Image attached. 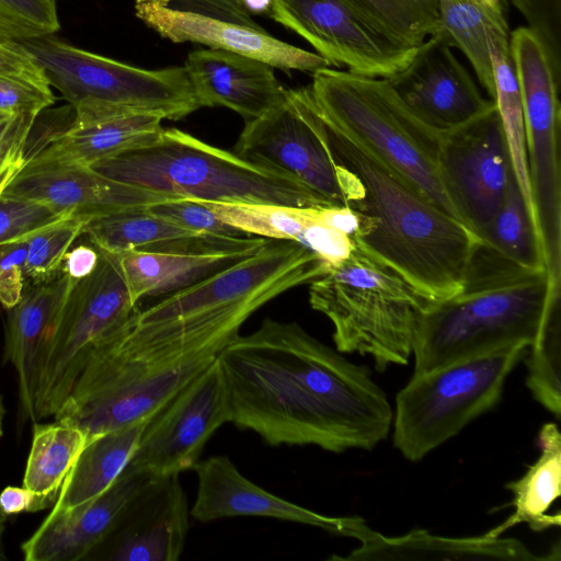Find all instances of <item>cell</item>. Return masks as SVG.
Listing matches in <instances>:
<instances>
[{"instance_id":"f6af8a7d","label":"cell","mask_w":561,"mask_h":561,"mask_svg":"<svg viewBox=\"0 0 561 561\" xmlns=\"http://www.w3.org/2000/svg\"><path fill=\"white\" fill-rule=\"evenodd\" d=\"M548 44L561 38V0H508Z\"/></svg>"},{"instance_id":"681fc988","label":"cell","mask_w":561,"mask_h":561,"mask_svg":"<svg viewBox=\"0 0 561 561\" xmlns=\"http://www.w3.org/2000/svg\"><path fill=\"white\" fill-rule=\"evenodd\" d=\"M242 4L251 14H267L273 4V0H241Z\"/></svg>"},{"instance_id":"836d02e7","label":"cell","mask_w":561,"mask_h":561,"mask_svg":"<svg viewBox=\"0 0 561 561\" xmlns=\"http://www.w3.org/2000/svg\"><path fill=\"white\" fill-rule=\"evenodd\" d=\"M351 9L392 42L417 47L442 34L437 0H343Z\"/></svg>"},{"instance_id":"d6986e66","label":"cell","mask_w":561,"mask_h":561,"mask_svg":"<svg viewBox=\"0 0 561 561\" xmlns=\"http://www.w3.org/2000/svg\"><path fill=\"white\" fill-rule=\"evenodd\" d=\"M188 516L179 474L156 477L130 502L104 540L110 541V548L103 559L176 561L185 545Z\"/></svg>"},{"instance_id":"ba28073f","label":"cell","mask_w":561,"mask_h":561,"mask_svg":"<svg viewBox=\"0 0 561 561\" xmlns=\"http://www.w3.org/2000/svg\"><path fill=\"white\" fill-rule=\"evenodd\" d=\"M18 43L75 113L140 112L176 121L201 108L184 66L144 69L76 47L54 34Z\"/></svg>"},{"instance_id":"4dcf8cb0","label":"cell","mask_w":561,"mask_h":561,"mask_svg":"<svg viewBox=\"0 0 561 561\" xmlns=\"http://www.w3.org/2000/svg\"><path fill=\"white\" fill-rule=\"evenodd\" d=\"M87 444V435L77 427L57 421L35 422L23 486L37 495L46 508L51 506Z\"/></svg>"},{"instance_id":"8d00e7d4","label":"cell","mask_w":561,"mask_h":561,"mask_svg":"<svg viewBox=\"0 0 561 561\" xmlns=\"http://www.w3.org/2000/svg\"><path fill=\"white\" fill-rule=\"evenodd\" d=\"M85 225L83 220L69 218L30 238L24 264L25 284H43L58 276L66 253L82 234Z\"/></svg>"},{"instance_id":"c3c4849f","label":"cell","mask_w":561,"mask_h":561,"mask_svg":"<svg viewBox=\"0 0 561 561\" xmlns=\"http://www.w3.org/2000/svg\"><path fill=\"white\" fill-rule=\"evenodd\" d=\"M0 507L7 515L45 510V505L28 489L7 486L0 493Z\"/></svg>"},{"instance_id":"277c9868","label":"cell","mask_w":561,"mask_h":561,"mask_svg":"<svg viewBox=\"0 0 561 561\" xmlns=\"http://www.w3.org/2000/svg\"><path fill=\"white\" fill-rule=\"evenodd\" d=\"M557 305L560 294L553 290L547 270L517 265L479 241L460 290L433 302L417 319L413 374L529 346L547 311Z\"/></svg>"},{"instance_id":"bcb514c9","label":"cell","mask_w":561,"mask_h":561,"mask_svg":"<svg viewBox=\"0 0 561 561\" xmlns=\"http://www.w3.org/2000/svg\"><path fill=\"white\" fill-rule=\"evenodd\" d=\"M44 73L27 50L18 42H0V75Z\"/></svg>"},{"instance_id":"f546056e","label":"cell","mask_w":561,"mask_h":561,"mask_svg":"<svg viewBox=\"0 0 561 561\" xmlns=\"http://www.w3.org/2000/svg\"><path fill=\"white\" fill-rule=\"evenodd\" d=\"M82 234L95 248L111 253H171L183 245L186 237L198 232L140 208L93 219L84 226Z\"/></svg>"},{"instance_id":"7402d4cb","label":"cell","mask_w":561,"mask_h":561,"mask_svg":"<svg viewBox=\"0 0 561 561\" xmlns=\"http://www.w3.org/2000/svg\"><path fill=\"white\" fill-rule=\"evenodd\" d=\"M197 493L190 515L199 522L261 516L320 527L339 535L341 517H329L278 497L248 480L228 456L198 460L193 467Z\"/></svg>"},{"instance_id":"4316f807","label":"cell","mask_w":561,"mask_h":561,"mask_svg":"<svg viewBox=\"0 0 561 561\" xmlns=\"http://www.w3.org/2000/svg\"><path fill=\"white\" fill-rule=\"evenodd\" d=\"M252 253L126 251L115 254L130 299L137 306L144 298L174 293Z\"/></svg>"},{"instance_id":"7bdbcfd3","label":"cell","mask_w":561,"mask_h":561,"mask_svg":"<svg viewBox=\"0 0 561 561\" xmlns=\"http://www.w3.org/2000/svg\"><path fill=\"white\" fill-rule=\"evenodd\" d=\"M296 241L318 255L330 270L343 263L355 248V243L347 234L318 221L317 215Z\"/></svg>"},{"instance_id":"484cf974","label":"cell","mask_w":561,"mask_h":561,"mask_svg":"<svg viewBox=\"0 0 561 561\" xmlns=\"http://www.w3.org/2000/svg\"><path fill=\"white\" fill-rule=\"evenodd\" d=\"M442 35L470 62L479 84L494 101L491 54L510 49L508 4L506 0H437Z\"/></svg>"},{"instance_id":"9a60e30c","label":"cell","mask_w":561,"mask_h":561,"mask_svg":"<svg viewBox=\"0 0 561 561\" xmlns=\"http://www.w3.org/2000/svg\"><path fill=\"white\" fill-rule=\"evenodd\" d=\"M227 422L229 397L216 358L148 419L128 465L153 477L193 469L206 442Z\"/></svg>"},{"instance_id":"7a4b0ae2","label":"cell","mask_w":561,"mask_h":561,"mask_svg":"<svg viewBox=\"0 0 561 561\" xmlns=\"http://www.w3.org/2000/svg\"><path fill=\"white\" fill-rule=\"evenodd\" d=\"M234 337L131 316L92 347L55 421L81 430L88 440L145 422Z\"/></svg>"},{"instance_id":"8fae6325","label":"cell","mask_w":561,"mask_h":561,"mask_svg":"<svg viewBox=\"0 0 561 561\" xmlns=\"http://www.w3.org/2000/svg\"><path fill=\"white\" fill-rule=\"evenodd\" d=\"M98 251L96 267L75 283L38 353L33 387L34 423L57 413L92 347L137 310L117 255Z\"/></svg>"},{"instance_id":"f35d334b","label":"cell","mask_w":561,"mask_h":561,"mask_svg":"<svg viewBox=\"0 0 561 561\" xmlns=\"http://www.w3.org/2000/svg\"><path fill=\"white\" fill-rule=\"evenodd\" d=\"M71 218L68 214L32 199L0 197V247L27 241L37 232Z\"/></svg>"},{"instance_id":"7dc6e473","label":"cell","mask_w":561,"mask_h":561,"mask_svg":"<svg viewBox=\"0 0 561 561\" xmlns=\"http://www.w3.org/2000/svg\"><path fill=\"white\" fill-rule=\"evenodd\" d=\"M99 262V251L92 244H78L66 253L61 272L78 282L90 275Z\"/></svg>"},{"instance_id":"d590c367","label":"cell","mask_w":561,"mask_h":561,"mask_svg":"<svg viewBox=\"0 0 561 561\" xmlns=\"http://www.w3.org/2000/svg\"><path fill=\"white\" fill-rule=\"evenodd\" d=\"M526 386L533 397L557 419L561 413V330L560 305L551 307L528 346Z\"/></svg>"},{"instance_id":"ab89813d","label":"cell","mask_w":561,"mask_h":561,"mask_svg":"<svg viewBox=\"0 0 561 561\" xmlns=\"http://www.w3.org/2000/svg\"><path fill=\"white\" fill-rule=\"evenodd\" d=\"M38 115L0 110V197L27 163V142Z\"/></svg>"},{"instance_id":"6da1fadb","label":"cell","mask_w":561,"mask_h":561,"mask_svg":"<svg viewBox=\"0 0 561 561\" xmlns=\"http://www.w3.org/2000/svg\"><path fill=\"white\" fill-rule=\"evenodd\" d=\"M217 358L231 423L272 446L373 449L389 433L393 412L370 371L297 322L266 318Z\"/></svg>"},{"instance_id":"4fadbf2b","label":"cell","mask_w":561,"mask_h":561,"mask_svg":"<svg viewBox=\"0 0 561 561\" xmlns=\"http://www.w3.org/2000/svg\"><path fill=\"white\" fill-rule=\"evenodd\" d=\"M135 14L173 43H196L265 61L276 69L314 72L330 64L283 42L260 25L241 0H135Z\"/></svg>"},{"instance_id":"5bb4252c","label":"cell","mask_w":561,"mask_h":561,"mask_svg":"<svg viewBox=\"0 0 561 561\" xmlns=\"http://www.w3.org/2000/svg\"><path fill=\"white\" fill-rule=\"evenodd\" d=\"M438 172L459 220L481 239L515 178L496 105L442 135Z\"/></svg>"},{"instance_id":"f907efd6","label":"cell","mask_w":561,"mask_h":561,"mask_svg":"<svg viewBox=\"0 0 561 561\" xmlns=\"http://www.w3.org/2000/svg\"><path fill=\"white\" fill-rule=\"evenodd\" d=\"M5 415V407L2 396L0 394V438L3 436V421Z\"/></svg>"},{"instance_id":"d6a6232c","label":"cell","mask_w":561,"mask_h":561,"mask_svg":"<svg viewBox=\"0 0 561 561\" xmlns=\"http://www.w3.org/2000/svg\"><path fill=\"white\" fill-rule=\"evenodd\" d=\"M491 61L494 101L508 145L514 175L537 229L527 161L523 101L510 49L492 51Z\"/></svg>"},{"instance_id":"1f68e13d","label":"cell","mask_w":561,"mask_h":561,"mask_svg":"<svg viewBox=\"0 0 561 561\" xmlns=\"http://www.w3.org/2000/svg\"><path fill=\"white\" fill-rule=\"evenodd\" d=\"M480 241L517 265L547 270L537 229L515 178Z\"/></svg>"},{"instance_id":"60d3db41","label":"cell","mask_w":561,"mask_h":561,"mask_svg":"<svg viewBox=\"0 0 561 561\" xmlns=\"http://www.w3.org/2000/svg\"><path fill=\"white\" fill-rule=\"evenodd\" d=\"M55 95L44 73L0 75V110L41 114L55 103Z\"/></svg>"},{"instance_id":"5b68a950","label":"cell","mask_w":561,"mask_h":561,"mask_svg":"<svg viewBox=\"0 0 561 561\" xmlns=\"http://www.w3.org/2000/svg\"><path fill=\"white\" fill-rule=\"evenodd\" d=\"M90 168L108 179L172 197L293 207L334 205L288 174L249 162L178 128H162L153 139Z\"/></svg>"},{"instance_id":"ffe728a7","label":"cell","mask_w":561,"mask_h":561,"mask_svg":"<svg viewBox=\"0 0 561 561\" xmlns=\"http://www.w3.org/2000/svg\"><path fill=\"white\" fill-rule=\"evenodd\" d=\"M153 476L127 465L114 483L89 503L50 512L23 542L25 561H76L100 547L119 517Z\"/></svg>"},{"instance_id":"74e56055","label":"cell","mask_w":561,"mask_h":561,"mask_svg":"<svg viewBox=\"0 0 561 561\" xmlns=\"http://www.w3.org/2000/svg\"><path fill=\"white\" fill-rule=\"evenodd\" d=\"M59 30L57 0H0V42H21Z\"/></svg>"},{"instance_id":"603a6c76","label":"cell","mask_w":561,"mask_h":561,"mask_svg":"<svg viewBox=\"0 0 561 561\" xmlns=\"http://www.w3.org/2000/svg\"><path fill=\"white\" fill-rule=\"evenodd\" d=\"M342 536L357 539L360 546L337 560H427L500 559L514 561L545 560L523 542L512 538H451L415 529L398 537H386L368 527L360 517H343Z\"/></svg>"},{"instance_id":"b9f144b4","label":"cell","mask_w":561,"mask_h":561,"mask_svg":"<svg viewBox=\"0 0 561 561\" xmlns=\"http://www.w3.org/2000/svg\"><path fill=\"white\" fill-rule=\"evenodd\" d=\"M146 209L169 219L188 230L226 237H249L232 226L219 220L203 203L182 197H172L151 204Z\"/></svg>"},{"instance_id":"44dd1931","label":"cell","mask_w":561,"mask_h":561,"mask_svg":"<svg viewBox=\"0 0 561 561\" xmlns=\"http://www.w3.org/2000/svg\"><path fill=\"white\" fill-rule=\"evenodd\" d=\"M184 67L201 107L224 106L245 122L262 116L287 95L275 68L247 55L197 49L187 55Z\"/></svg>"},{"instance_id":"8992f818","label":"cell","mask_w":561,"mask_h":561,"mask_svg":"<svg viewBox=\"0 0 561 561\" xmlns=\"http://www.w3.org/2000/svg\"><path fill=\"white\" fill-rule=\"evenodd\" d=\"M309 90L329 127L398 172L459 220L438 172L442 134L421 122L387 79L325 67L312 72Z\"/></svg>"},{"instance_id":"7c38bea8","label":"cell","mask_w":561,"mask_h":561,"mask_svg":"<svg viewBox=\"0 0 561 561\" xmlns=\"http://www.w3.org/2000/svg\"><path fill=\"white\" fill-rule=\"evenodd\" d=\"M233 152L293 176L334 205L351 207L357 197L356 179L333 156L309 87L287 90L280 104L247 121Z\"/></svg>"},{"instance_id":"ac0fdd59","label":"cell","mask_w":561,"mask_h":561,"mask_svg":"<svg viewBox=\"0 0 561 561\" xmlns=\"http://www.w3.org/2000/svg\"><path fill=\"white\" fill-rule=\"evenodd\" d=\"M3 195L44 203L87 224L172 198L108 179L90 167L34 160L27 161Z\"/></svg>"},{"instance_id":"d4e9b609","label":"cell","mask_w":561,"mask_h":561,"mask_svg":"<svg viewBox=\"0 0 561 561\" xmlns=\"http://www.w3.org/2000/svg\"><path fill=\"white\" fill-rule=\"evenodd\" d=\"M75 283L60 272L47 283L25 284L19 302L8 309L3 359L15 369L20 412L32 422L37 356Z\"/></svg>"},{"instance_id":"9c48e42d","label":"cell","mask_w":561,"mask_h":561,"mask_svg":"<svg viewBox=\"0 0 561 561\" xmlns=\"http://www.w3.org/2000/svg\"><path fill=\"white\" fill-rule=\"evenodd\" d=\"M527 348L516 345L413 374L396 398L394 447L408 460H421L493 409Z\"/></svg>"},{"instance_id":"cb8c5ba5","label":"cell","mask_w":561,"mask_h":561,"mask_svg":"<svg viewBox=\"0 0 561 561\" xmlns=\"http://www.w3.org/2000/svg\"><path fill=\"white\" fill-rule=\"evenodd\" d=\"M73 110V108H72ZM164 118L153 113L75 114L28 160L90 167L153 139Z\"/></svg>"},{"instance_id":"f1b7e54d","label":"cell","mask_w":561,"mask_h":561,"mask_svg":"<svg viewBox=\"0 0 561 561\" xmlns=\"http://www.w3.org/2000/svg\"><path fill=\"white\" fill-rule=\"evenodd\" d=\"M538 446L541 451L539 458L523 477L505 485L514 495V513L486 536L500 537L520 523L528 524L535 531L560 526V513L547 514L561 494V435L556 423H547L540 428Z\"/></svg>"},{"instance_id":"3957f363","label":"cell","mask_w":561,"mask_h":561,"mask_svg":"<svg viewBox=\"0 0 561 561\" xmlns=\"http://www.w3.org/2000/svg\"><path fill=\"white\" fill-rule=\"evenodd\" d=\"M323 125L333 156L358 183L351 207L360 216L355 245L432 302L460 290L480 239L398 172Z\"/></svg>"},{"instance_id":"52a82bcc","label":"cell","mask_w":561,"mask_h":561,"mask_svg":"<svg viewBox=\"0 0 561 561\" xmlns=\"http://www.w3.org/2000/svg\"><path fill=\"white\" fill-rule=\"evenodd\" d=\"M309 302L331 321L339 352L370 355L380 371L408 364L417 319L433 304L356 245L310 283Z\"/></svg>"},{"instance_id":"e575fe53","label":"cell","mask_w":561,"mask_h":561,"mask_svg":"<svg viewBox=\"0 0 561 561\" xmlns=\"http://www.w3.org/2000/svg\"><path fill=\"white\" fill-rule=\"evenodd\" d=\"M198 202L203 203L219 220L247 236L257 234L267 239L295 241L305 227L316 219L317 209L319 208L253 203Z\"/></svg>"},{"instance_id":"ee69618b","label":"cell","mask_w":561,"mask_h":561,"mask_svg":"<svg viewBox=\"0 0 561 561\" xmlns=\"http://www.w3.org/2000/svg\"><path fill=\"white\" fill-rule=\"evenodd\" d=\"M26 249L27 241L0 247V304L5 309L14 307L24 290Z\"/></svg>"},{"instance_id":"83f0119b","label":"cell","mask_w":561,"mask_h":561,"mask_svg":"<svg viewBox=\"0 0 561 561\" xmlns=\"http://www.w3.org/2000/svg\"><path fill=\"white\" fill-rule=\"evenodd\" d=\"M147 421L88 440L65 478L50 512L71 511L106 491L131 460Z\"/></svg>"},{"instance_id":"30bf717a","label":"cell","mask_w":561,"mask_h":561,"mask_svg":"<svg viewBox=\"0 0 561 561\" xmlns=\"http://www.w3.org/2000/svg\"><path fill=\"white\" fill-rule=\"evenodd\" d=\"M510 53L518 81L538 236L549 279L561 289V172L559 99L561 73L529 26L511 32Z\"/></svg>"},{"instance_id":"2e32d148","label":"cell","mask_w":561,"mask_h":561,"mask_svg":"<svg viewBox=\"0 0 561 561\" xmlns=\"http://www.w3.org/2000/svg\"><path fill=\"white\" fill-rule=\"evenodd\" d=\"M268 16L308 42L330 66L368 78H391L417 47L397 44L343 0H273Z\"/></svg>"},{"instance_id":"e0dca14e","label":"cell","mask_w":561,"mask_h":561,"mask_svg":"<svg viewBox=\"0 0 561 561\" xmlns=\"http://www.w3.org/2000/svg\"><path fill=\"white\" fill-rule=\"evenodd\" d=\"M451 48L442 34L430 36L417 47L408 67L387 79L407 107L442 135L495 106Z\"/></svg>"}]
</instances>
